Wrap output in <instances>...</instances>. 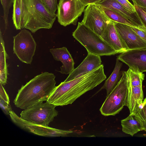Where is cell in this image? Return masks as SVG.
<instances>
[{"label": "cell", "mask_w": 146, "mask_h": 146, "mask_svg": "<svg viewBox=\"0 0 146 146\" xmlns=\"http://www.w3.org/2000/svg\"><path fill=\"white\" fill-rule=\"evenodd\" d=\"M12 19L17 30L28 29L34 33L52 28L56 14L50 12L42 0H13Z\"/></svg>", "instance_id": "6da1fadb"}, {"label": "cell", "mask_w": 146, "mask_h": 146, "mask_svg": "<svg viewBox=\"0 0 146 146\" xmlns=\"http://www.w3.org/2000/svg\"><path fill=\"white\" fill-rule=\"evenodd\" d=\"M106 78L102 64L78 78L61 82L56 86L46 102L56 106L72 104L86 92L93 89Z\"/></svg>", "instance_id": "7a4b0ae2"}, {"label": "cell", "mask_w": 146, "mask_h": 146, "mask_svg": "<svg viewBox=\"0 0 146 146\" xmlns=\"http://www.w3.org/2000/svg\"><path fill=\"white\" fill-rule=\"evenodd\" d=\"M55 77L53 74L45 72L22 85L13 101L15 106L25 110L46 101L56 86Z\"/></svg>", "instance_id": "3957f363"}, {"label": "cell", "mask_w": 146, "mask_h": 146, "mask_svg": "<svg viewBox=\"0 0 146 146\" xmlns=\"http://www.w3.org/2000/svg\"><path fill=\"white\" fill-rule=\"evenodd\" d=\"M72 36L86 48L88 53L100 56L117 54L101 36L81 22L78 23Z\"/></svg>", "instance_id": "277c9868"}, {"label": "cell", "mask_w": 146, "mask_h": 146, "mask_svg": "<svg viewBox=\"0 0 146 146\" xmlns=\"http://www.w3.org/2000/svg\"><path fill=\"white\" fill-rule=\"evenodd\" d=\"M129 79L127 71L122 73L117 84L106 96L100 111L104 116L115 115L127 106Z\"/></svg>", "instance_id": "5b68a950"}, {"label": "cell", "mask_w": 146, "mask_h": 146, "mask_svg": "<svg viewBox=\"0 0 146 146\" xmlns=\"http://www.w3.org/2000/svg\"><path fill=\"white\" fill-rule=\"evenodd\" d=\"M56 107L47 102L38 103L24 110L20 117L33 124L48 127L58 114Z\"/></svg>", "instance_id": "8992f818"}, {"label": "cell", "mask_w": 146, "mask_h": 146, "mask_svg": "<svg viewBox=\"0 0 146 146\" xmlns=\"http://www.w3.org/2000/svg\"><path fill=\"white\" fill-rule=\"evenodd\" d=\"M86 6L81 0H59L56 14L58 22L64 27L76 25Z\"/></svg>", "instance_id": "52a82bcc"}, {"label": "cell", "mask_w": 146, "mask_h": 146, "mask_svg": "<svg viewBox=\"0 0 146 146\" xmlns=\"http://www.w3.org/2000/svg\"><path fill=\"white\" fill-rule=\"evenodd\" d=\"M13 38L14 53L22 62L31 64L36 46L31 33L23 29Z\"/></svg>", "instance_id": "ba28073f"}, {"label": "cell", "mask_w": 146, "mask_h": 146, "mask_svg": "<svg viewBox=\"0 0 146 146\" xmlns=\"http://www.w3.org/2000/svg\"><path fill=\"white\" fill-rule=\"evenodd\" d=\"M111 21L97 5H88L85 9L81 23L102 36L108 24Z\"/></svg>", "instance_id": "9c48e42d"}, {"label": "cell", "mask_w": 146, "mask_h": 146, "mask_svg": "<svg viewBox=\"0 0 146 146\" xmlns=\"http://www.w3.org/2000/svg\"><path fill=\"white\" fill-rule=\"evenodd\" d=\"M9 115L12 121L21 128L34 134L45 137H65L73 131L56 129L33 124L22 119L12 111Z\"/></svg>", "instance_id": "30bf717a"}, {"label": "cell", "mask_w": 146, "mask_h": 146, "mask_svg": "<svg viewBox=\"0 0 146 146\" xmlns=\"http://www.w3.org/2000/svg\"><path fill=\"white\" fill-rule=\"evenodd\" d=\"M117 58L134 71L146 72V49L129 50L121 53Z\"/></svg>", "instance_id": "8fae6325"}, {"label": "cell", "mask_w": 146, "mask_h": 146, "mask_svg": "<svg viewBox=\"0 0 146 146\" xmlns=\"http://www.w3.org/2000/svg\"><path fill=\"white\" fill-rule=\"evenodd\" d=\"M115 25L128 50L146 49V42L133 30L131 26L115 22Z\"/></svg>", "instance_id": "7c38bea8"}, {"label": "cell", "mask_w": 146, "mask_h": 146, "mask_svg": "<svg viewBox=\"0 0 146 146\" xmlns=\"http://www.w3.org/2000/svg\"><path fill=\"white\" fill-rule=\"evenodd\" d=\"M101 63L100 56L88 53L83 61L69 74L64 81H69L83 76L100 66Z\"/></svg>", "instance_id": "4fadbf2b"}, {"label": "cell", "mask_w": 146, "mask_h": 146, "mask_svg": "<svg viewBox=\"0 0 146 146\" xmlns=\"http://www.w3.org/2000/svg\"><path fill=\"white\" fill-rule=\"evenodd\" d=\"M115 23L111 21L108 24L102 37L117 54L122 53L128 50L116 29Z\"/></svg>", "instance_id": "5bb4252c"}, {"label": "cell", "mask_w": 146, "mask_h": 146, "mask_svg": "<svg viewBox=\"0 0 146 146\" xmlns=\"http://www.w3.org/2000/svg\"><path fill=\"white\" fill-rule=\"evenodd\" d=\"M95 4L118 13L138 26L143 25L141 19L137 12L133 13H131L117 0H102Z\"/></svg>", "instance_id": "9a60e30c"}, {"label": "cell", "mask_w": 146, "mask_h": 146, "mask_svg": "<svg viewBox=\"0 0 146 146\" xmlns=\"http://www.w3.org/2000/svg\"><path fill=\"white\" fill-rule=\"evenodd\" d=\"M50 51L55 60L60 61L62 63L59 71L61 73L69 74L73 71L75 69L74 61L66 47L52 48Z\"/></svg>", "instance_id": "2e32d148"}, {"label": "cell", "mask_w": 146, "mask_h": 146, "mask_svg": "<svg viewBox=\"0 0 146 146\" xmlns=\"http://www.w3.org/2000/svg\"><path fill=\"white\" fill-rule=\"evenodd\" d=\"M143 94L142 86H129L127 107L130 114H134L142 105Z\"/></svg>", "instance_id": "e0dca14e"}, {"label": "cell", "mask_w": 146, "mask_h": 146, "mask_svg": "<svg viewBox=\"0 0 146 146\" xmlns=\"http://www.w3.org/2000/svg\"><path fill=\"white\" fill-rule=\"evenodd\" d=\"M122 131L133 136L138 132L142 131V127L140 122L134 115L130 114L126 118L121 121Z\"/></svg>", "instance_id": "ac0fdd59"}, {"label": "cell", "mask_w": 146, "mask_h": 146, "mask_svg": "<svg viewBox=\"0 0 146 146\" xmlns=\"http://www.w3.org/2000/svg\"><path fill=\"white\" fill-rule=\"evenodd\" d=\"M122 66V63L119 62L117 58L115 66L113 72L99 90L100 91L103 89H105L106 91V96L113 89L120 80L121 75L120 70Z\"/></svg>", "instance_id": "d6986e66"}, {"label": "cell", "mask_w": 146, "mask_h": 146, "mask_svg": "<svg viewBox=\"0 0 146 146\" xmlns=\"http://www.w3.org/2000/svg\"><path fill=\"white\" fill-rule=\"evenodd\" d=\"M0 42V81L2 85H5L7 81L8 72L6 59L8 56L5 50L4 41L1 31Z\"/></svg>", "instance_id": "ffe728a7"}, {"label": "cell", "mask_w": 146, "mask_h": 146, "mask_svg": "<svg viewBox=\"0 0 146 146\" xmlns=\"http://www.w3.org/2000/svg\"><path fill=\"white\" fill-rule=\"evenodd\" d=\"M97 5L107 17L111 21L116 23L128 25L131 27H139L118 13L99 5Z\"/></svg>", "instance_id": "44dd1931"}, {"label": "cell", "mask_w": 146, "mask_h": 146, "mask_svg": "<svg viewBox=\"0 0 146 146\" xmlns=\"http://www.w3.org/2000/svg\"><path fill=\"white\" fill-rule=\"evenodd\" d=\"M127 71L129 79V86H142L145 77L144 74L135 71L129 68Z\"/></svg>", "instance_id": "7402d4cb"}, {"label": "cell", "mask_w": 146, "mask_h": 146, "mask_svg": "<svg viewBox=\"0 0 146 146\" xmlns=\"http://www.w3.org/2000/svg\"><path fill=\"white\" fill-rule=\"evenodd\" d=\"M133 114L141 123L143 130L146 132V105L142 104Z\"/></svg>", "instance_id": "603a6c76"}, {"label": "cell", "mask_w": 146, "mask_h": 146, "mask_svg": "<svg viewBox=\"0 0 146 146\" xmlns=\"http://www.w3.org/2000/svg\"><path fill=\"white\" fill-rule=\"evenodd\" d=\"M3 9V19L5 28L7 29L8 25V17L10 9L13 5V0H0Z\"/></svg>", "instance_id": "cb8c5ba5"}, {"label": "cell", "mask_w": 146, "mask_h": 146, "mask_svg": "<svg viewBox=\"0 0 146 146\" xmlns=\"http://www.w3.org/2000/svg\"><path fill=\"white\" fill-rule=\"evenodd\" d=\"M42 0L46 7L50 12L55 13L57 8V0Z\"/></svg>", "instance_id": "d4e9b609"}, {"label": "cell", "mask_w": 146, "mask_h": 146, "mask_svg": "<svg viewBox=\"0 0 146 146\" xmlns=\"http://www.w3.org/2000/svg\"><path fill=\"white\" fill-rule=\"evenodd\" d=\"M122 6L131 13H135L136 11L134 5L128 0H117Z\"/></svg>", "instance_id": "484cf974"}, {"label": "cell", "mask_w": 146, "mask_h": 146, "mask_svg": "<svg viewBox=\"0 0 146 146\" xmlns=\"http://www.w3.org/2000/svg\"><path fill=\"white\" fill-rule=\"evenodd\" d=\"M134 5L136 12L141 19L143 25L146 28V9Z\"/></svg>", "instance_id": "4316f807"}, {"label": "cell", "mask_w": 146, "mask_h": 146, "mask_svg": "<svg viewBox=\"0 0 146 146\" xmlns=\"http://www.w3.org/2000/svg\"><path fill=\"white\" fill-rule=\"evenodd\" d=\"M0 107L4 113L6 115H9L12 111L10 104L0 98Z\"/></svg>", "instance_id": "83f0119b"}, {"label": "cell", "mask_w": 146, "mask_h": 146, "mask_svg": "<svg viewBox=\"0 0 146 146\" xmlns=\"http://www.w3.org/2000/svg\"><path fill=\"white\" fill-rule=\"evenodd\" d=\"M0 98L5 102L9 104V96L1 83L0 86Z\"/></svg>", "instance_id": "f1b7e54d"}, {"label": "cell", "mask_w": 146, "mask_h": 146, "mask_svg": "<svg viewBox=\"0 0 146 146\" xmlns=\"http://www.w3.org/2000/svg\"><path fill=\"white\" fill-rule=\"evenodd\" d=\"M134 5L146 9V0H133Z\"/></svg>", "instance_id": "f546056e"}, {"label": "cell", "mask_w": 146, "mask_h": 146, "mask_svg": "<svg viewBox=\"0 0 146 146\" xmlns=\"http://www.w3.org/2000/svg\"><path fill=\"white\" fill-rule=\"evenodd\" d=\"M86 6L90 4H95L102 0H81Z\"/></svg>", "instance_id": "4dcf8cb0"}, {"label": "cell", "mask_w": 146, "mask_h": 146, "mask_svg": "<svg viewBox=\"0 0 146 146\" xmlns=\"http://www.w3.org/2000/svg\"><path fill=\"white\" fill-rule=\"evenodd\" d=\"M142 104L143 105H146V97L144 99Z\"/></svg>", "instance_id": "1f68e13d"}, {"label": "cell", "mask_w": 146, "mask_h": 146, "mask_svg": "<svg viewBox=\"0 0 146 146\" xmlns=\"http://www.w3.org/2000/svg\"><path fill=\"white\" fill-rule=\"evenodd\" d=\"M132 0V1H133V0Z\"/></svg>", "instance_id": "d6a6232c"}]
</instances>
